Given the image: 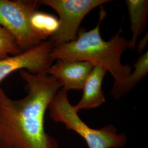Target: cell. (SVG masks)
Masks as SVG:
<instances>
[{"instance_id":"cell-1","label":"cell","mask_w":148,"mask_h":148,"mask_svg":"<svg viewBox=\"0 0 148 148\" xmlns=\"http://www.w3.org/2000/svg\"><path fill=\"white\" fill-rule=\"evenodd\" d=\"M27 95L13 99L0 87V148H60L46 132L45 116L60 85L47 74L20 72Z\"/></svg>"},{"instance_id":"cell-2","label":"cell","mask_w":148,"mask_h":148,"mask_svg":"<svg viewBox=\"0 0 148 148\" xmlns=\"http://www.w3.org/2000/svg\"><path fill=\"white\" fill-rule=\"evenodd\" d=\"M106 16L105 11L101 10L95 27L88 32L79 29L76 40L53 47L51 53L52 59L88 62L109 72L114 82L127 77L132 73V68L128 64H122L121 59L129 48L130 41L121 36V29L109 41L101 38L100 25Z\"/></svg>"},{"instance_id":"cell-3","label":"cell","mask_w":148,"mask_h":148,"mask_svg":"<svg viewBox=\"0 0 148 148\" xmlns=\"http://www.w3.org/2000/svg\"><path fill=\"white\" fill-rule=\"evenodd\" d=\"M68 92L62 88L49 104V115L54 121L63 123L66 130L78 134L85 140L88 148H121L126 145V136L118 133L112 125L97 130L86 125L75 106L70 103Z\"/></svg>"},{"instance_id":"cell-4","label":"cell","mask_w":148,"mask_h":148,"mask_svg":"<svg viewBox=\"0 0 148 148\" xmlns=\"http://www.w3.org/2000/svg\"><path fill=\"white\" fill-rule=\"evenodd\" d=\"M40 5L39 1L0 0V27L13 36L22 52L42 42L30 23L32 13Z\"/></svg>"},{"instance_id":"cell-5","label":"cell","mask_w":148,"mask_h":148,"mask_svg":"<svg viewBox=\"0 0 148 148\" xmlns=\"http://www.w3.org/2000/svg\"><path fill=\"white\" fill-rule=\"evenodd\" d=\"M110 0H41L40 5L53 8L59 16V27L50 38L53 47L74 41L86 16L96 7Z\"/></svg>"},{"instance_id":"cell-6","label":"cell","mask_w":148,"mask_h":148,"mask_svg":"<svg viewBox=\"0 0 148 148\" xmlns=\"http://www.w3.org/2000/svg\"><path fill=\"white\" fill-rule=\"evenodd\" d=\"M53 43L49 40L17 55L0 59V84L12 73L24 70L33 74H47L53 64L51 53Z\"/></svg>"},{"instance_id":"cell-7","label":"cell","mask_w":148,"mask_h":148,"mask_svg":"<svg viewBox=\"0 0 148 148\" xmlns=\"http://www.w3.org/2000/svg\"><path fill=\"white\" fill-rule=\"evenodd\" d=\"M94 66L88 62L57 59L48 70V74L56 79L61 87L68 91L82 90Z\"/></svg>"},{"instance_id":"cell-8","label":"cell","mask_w":148,"mask_h":148,"mask_svg":"<svg viewBox=\"0 0 148 148\" xmlns=\"http://www.w3.org/2000/svg\"><path fill=\"white\" fill-rule=\"evenodd\" d=\"M106 72L99 66H94L84 85L82 98L75 106L77 111L96 108L106 101L101 86Z\"/></svg>"},{"instance_id":"cell-9","label":"cell","mask_w":148,"mask_h":148,"mask_svg":"<svg viewBox=\"0 0 148 148\" xmlns=\"http://www.w3.org/2000/svg\"><path fill=\"white\" fill-rule=\"evenodd\" d=\"M134 70L127 77L119 82H114L110 93L115 99L126 95L148 73V52L141 55L134 65Z\"/></svg>"},{"instance_id":"cell-10","label":"cell","mask_w":148,"mask_h":148,"mask_svg":"<svg viewBox=\"0 0 148 148\" xmlns=\"http://www.w3.org/2000/svg\"><path fill=\"white\" fill-rule=\"evenodd\" d=\"M128 12L131 21L132 37L130 40L129 48L134 49L138 36L143 33L147 27L148 16V1L126 0Z\"/></svg>"},{"instance_id":"cell-11","label":"cell","mask_w":148,"mask_h":148,"mask_svg":"<svg viewBox=\"0 0 148 148\" xmlns=\"http://www.w3.org/2000/svg\"><path fill=\"white\" fill-rule=\"evenodd\" d=\"M30 23L32 31L42 42L52 37L59 27V21L56 16L38 10L32 13Z\"/></svg>"},{"instance_id":"cell-12","label":"cell","mask_w":148,"mask_h":148,"mask_svg":"<svg viewBox=\"0 0 148 148\" xmlns=\"http://www.w3.org/2000/svg\"><path fill=\"white\" fill-rule=\"evenodd\" d=\"M21 52L13 36L5 28L0 27V59L5 58L9 55L15 56Z\"/></svg>"},{"instance_id":"cell-13","label":"cell","mask_w":148,"mask_h":148,"mask_svg":"<svg viewBox=\"0 0 148 148\" xmlns=\"http://www.w3.org/2000/svg\"><path fill=\"white\" fill-rule=\"evenodd\" d=\"M148 33H147L138 45V51L139 53H142V52L145 49V48L146 47L147 43L148 42Z\"/></svg>"}]
</instances>
